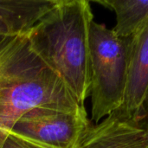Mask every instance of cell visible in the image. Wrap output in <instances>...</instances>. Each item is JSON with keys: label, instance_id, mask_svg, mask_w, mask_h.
Listing matches in <instances>:
<instances>
[{"label": "cell", "instance_id": "1", "mask_svg": "<svg viewBox=\"0 0 148 148\" xmlns=\"http://www.w3.org/2000/svg\"><path fill=\"white\" fill-rule=\"evenodd\" d=\"M46 106L82 107L27 34L0 36V147L20 117Z\"/></svg>", "mask_w": 148, "mask_h": 148}, {"label": "cell", "instance_id": "2", "mask_svg": "<svg viewBox=\"0 0 148 148\" xmlns=\"http://www.w3.org/2000/svg\"><path fill=\"white\" fill-rule=\"evenodd\" d=\"M94 16L87 0H57L27 33L40 57L77 102L90 95L89 31Z\"/></svg>", "mask_w": 148, "mask_h": 148}, {"label": "cell", "instance_id": "3", "mask_svg": "<svg viewBox=\"0 0 148 148\" xmlns=\"http://www.w3.org/2000/svg\"><path fill=\"white\" fill-rule=\"evenodd\" d=\"M130 38L93 21L89 31L91 118L95 124L122 105L127 77Z\"/></svg>", "mask_w": 148, "mask_h": 148}, {"label": "cell", "instance_id": "4", "mask_svg": "<svg viewBox=\"0 0 148 148\" xmlns=\"http://www.w3.org/2000/svg\"><path fill=\"white\" fill-rule=\"evenodd\" d=\"M89 126L84 106H46L25 113L10 133L51 148H79Z\"/></svg>", "mask_w": 148, "mask_h": 148}, {"label": "cell", "instance_id": "5", "mask_svg": "<svg viewBox=\"0 0 148 148\" xmlns=\"http://www.w3.org/2000/svg\"><path fill=\"white\" fill-rule=\"evenodd\" d=\"M148 105V19L130 37L126 91L114 113L139 121Z\"/></svg>", "mask_w": 148, "mask_h": 148}, {"label": "cell", "instance_id": "6", "mask_svg": "<svg viewBox=\"0 0 148 148\" xmlns=\"http://www.w3.org/2000/svg\"><path fill=\"white\" fill-rule=\"evenodd\" d=\"M79 148H148V126L114 113L89 126Z\"/></svg>", "mask_w": 148, "mask_h": 148}, {"label": "cell", "instance_id": "7", "mask_svg": "<svg viewBox=\"0 0 148 148\" xmlns=\"http://www.w3.org/2000/svg\"><path fill=\"white\" fill-rule=\"evenodd\" d=\"M57 0H0V36L26 35Z\"/></svg>", "mask_w": 148, "mask_h": 148}, {"label": "cell", "instance_id": "8", "mask_svg": "<svg viewBox=\"0 0 148 148\" xmlns=\"http://www.w3.org/2000/svg\"><path fill=\"white\" fill-rule=\"evenodd\" d=\"M114 10L116 24L113 30L122 38H130L148 19V0L95 1Z\"/></svg>", "mask_w": 148, "mask_h": 148}, {"label": "cell", "instance_id": "9", "mask_svg": "<svg viewBox=\"0 0 148 148\" xmlns=\"http://www.w3.org/2000/svg\"><path fill=\"white\" fill-rule=\"evenodd\" d=\"M0 148H51L10 133Z\"/></svg>", "mask_w": 148, "mask_h": 148}]
</instances>
